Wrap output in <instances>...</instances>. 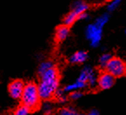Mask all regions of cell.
Instances as JSON below:
<instances>
[{"mask_svg": "<svg viewBox=\"0 0 126 115\" xmlns=\"http://www.w3.org/2000/svg\"><path fill=\"white\" fill-rule=\"evenodd\" d=\"M58 83H59V75L57 68L50 69L41 75V82L37 85L38 93L40 98L49 99L54 94L56 91L58 89Z\"/></svg>", "mask_w": 126, "mask_h": 115, "instance_id": "6da1fadb", "label": "cell"}, {"mask_svg": "<svg viewBox=\"0 0 126 115\" xmlns=\"http://www.w3.org/2000/svg\"><path fill=\"white\" fill-rule=\"evenodd\" d=\"M21 98L24 106H25L26 107H28L30 110L37 109L40 103L37 85L34 83H28L27 85H24Z\"/></svg>", "mask_w": 126, "mask_h": 115, "instance_id": "7a4b0ae2", "label": "cell"}, {"mask_svg": "<svg viewBox=\"0 0 126 115\" xmlns=\"http://www.w3.org/2000/svg\"><path fill=\"white\" fill-rule=\"evenodd\" d=\"M105 70L106 73L112 75L114 78L122 77L126 74V64L119 58L112 57L105 66Z\"/></svg>", "mask_w": 126, "mask_h": 115, "instance_id": "3957f363", "label": "cell"}, {"mask_svg": "<svg viewBox=\"0 0 126 115\" xmlns=\"http://www.w3.org/2000/svg\"><path fill=\"white\" fill-rule=\"evenodd\" d=\"M102 34L103 29L95 24H89L85 30L86 38L91 42V45L94 47L99 45V43L102 39Z\"/></svg>", "mask_w": 126, "mask_h": 115, "instance_id": "277c9868", "label": "cell"}, {"mask_svg": "<svg viewBox=\"0 0 126 115\" xmlns=\"http://www.w3.org/2000/svg\"><path fill=\"white\" fill-rule=\"evenodd\" d=\"M114 83H115V78L106 72L101 73L97 78V85L102 90L110 89L114 85Z\"/></svg>", "mask_w": 126, "mask_h": 115, "instance_id": "5b68a950", "label": "cell"}, {"mask_svg": "<svg viewBox=\"0 0 126 115\" xmlns=\"http://www.w3.org/2000/svg\"><path fill=\"white\" fill-rule=\"evenodd\" d=\"M24 85L21 80L19 79L14 80L9 85L10 94L14 98H21L23 94V92H24Z\"/></svg>", "mask_w": 126, "mask_h": 115, "instance_id": "8992f818", "label": "cell"}, {"mask_svg": "<svg viewBox=\"0 0 126 115\" xmlns=\"http://www.w3.org/2000/svg\"><path fill=\"white\" fill-rule=\"evenodd\" d=\"M87 52H83V51H80V52L74 53L70 58V62L72 64H81L85 61L87 59Z\"/></svg>", "mask_w": 126, "mask_h": 115, "instance_id": "52a82bcc", "label": "cell"}, {"mask_svg": "<svg viewBox=\"0 0 126 115\" xmlns=\"http://www.w3.org/2000/svg\"><path fill=\"white\" fill-rule=\"evenodd\" d=\"M69 27L66 25H60L56 31V39L58 41H63L69 35Z\"/></svg>", "mask_w": 126, "mask_h": 115, "instance_id": "ba28073f", "label": "cell"}, {"mask_svg": "<svg viewBox=\"0 0 126 115\" xmlns=\"http://www.w3.org/2000/svg\"><path fill=\"white\" fill-rule=\"evenodd\" d=\"M88 8H89V6H88L87 4H85L84 2H82V1H78L73 4L72 11H74L77 15L79 16L83 13H85Z\"/></svg>", "mask_w": 126, "mask_h": 115, "instance_id": "9c48e42d", "label": "cell"}, {"mask_svg": "<svg viewBox=\"0 0 126 115\" xmlns=\"http://www.w3.org/2000/svg\"><path fill=\"white\" fill-rule=\"evenodd\" d=\"M86 85V83H83L82 81H79V80H77L75 83H72L71 85H68L67 86H65L63 91L64 92H75V91H78L79 89H82V88H84Z\"/></svg>", "mask_w": 126, "mask_h": 115, "instance_id": "30bf717a", "label": "cell"}, {"mask_svg": "<svg viewBox=\"0 0 126 115\" xmlns=\"http://www.w3.org/2000/svg\"><path fill=\"white\" fill-rule=\"evenodd\" d=\"M97 78L98 77L96 76V73L92 68L88 67V80L87 83L91 85V87H94L95 85L97 84Z\"/></svg>", "mask_w": 126, "mask_h": 115, "instance_id": "8fae6325", "label": "cell"}, {"mask_svg": "<svg viewBox=\"0 0 126 115\" xmlns=\"http://www.w3.org/2000/svg\"><path fill=\"white\" fill-rule=\"evenodd\" d=\"M78 19V16L77 15L74 11H71L70 13H68L66 16H65L64 19H63V23H64V25L70 26L71 24H73L75 23V21Z\"/></svg>", "mask_w": 126, "mask_h": 115, "instance_id": "7c38bea8", "label": "cell"}, {"mask_svg": "<svg viewBox=\"0 0 126 115\" xmlns=\"http://www.w3.org/2000/svg\"><path fill=\"white\" fill-rule=\"evenodd\" d=\"M53 67H54V65L51 61H45V62H43V63H41L38 68V73H39V74H40V76L42 74H44L45 73H46L48 70L53 68Z\"/></svg>", "mask_w": 126, "mask_h": 115, "instance_id": "4fadbf2b", "label": "cell"}, {"mask_svg": "<svg viewBox=\"0 0 126 115\" xmlns=\"http://www.w3.org/2000/svg\"><path fill=\"white\" fill-rule=\"evenodd\" d=\"M108 21H109V15H108L107 13H104V14H103V15H101L100 17L96 19L95 24H96L98 27H100L103 29V27L104 26V24H105Z\"/></svg>", "mask_w": 126, "mask_h": 115, "instance_id": "5bb4252c", "label": "cell"}, {"mask_svg": "<svg viewBox=\"0 0 126 115\" xmlns=\"http://www.w3.org/2000/svg\"><path fill=\"white\" fill-rule=\"evenodd\" d=\"M111 55L110 53H104L100 57V59H99V63H100V65L103 67V68H105V66L107 65V64L110 62V60L111 59Z\"/></svg>", "mask_w": 126, "mask_h": 115, "instance_id": "9a60e30c", "label": "cell"}, {"mask_svg": "<svg viewBox=\"0 0 126 115\" xmlns=\"http://www.w3.org/2000/svg\"><path fill=\"white\" fill-rule=\"evenodd\" d=\"M29 113H30V109L23 105V106H19V107L16 110L14 115H29Z\"/></svg>", "mask_w": 126, "mask_h": 115, "instance_id": "2e32d148", "label": "cell"}, {"mask_svg": "<svg viewBox=\"0 0 126 115\" xmlns=\"http://www.w3.org/2000/svg\"><path fill=\"white\" fill-rule=\"evenodd\" d=\"M120 3L121 2L119 1V0H113V1H111V2L110 3V4L107 5L108 11H115V10L117 9V8L119 6Z\"/></svg>", "mask_w": 126, "mask_h": 115, "instance_id": "e0dca14e", "label": "cell"}, {"mask_svg": "<svg viewBox=\"0 0 126 115\" xmlns=\"http://www.w3.org/2000/svg\"><path fill=\"white\" fill-rule=\"evenodd\" d=\"M64 93V91L62 89H58L55 93V95L58 97L60 102H64L65 100H66V97L64 96V93Z\"/></svg>", "mask_w": 126, "mask_h": 115, "instance_id": "ac0fdd59", "label": "cell"}, {"mask_svg": "<svg viewBox=\"0 0 126 115\" xmlns=\"http://www.w3.org/2000/svg\"><path fill=\"white\" fill-rule=\"evenodd\" d=\"M60 115H78L76 112L71 108H64L60 111Z\"/></svg>", "mask_w": 126, "mask_h": 115, "instance_id": "d6986e66", "label": "cell"}, {"mask_svg": "<svg viewBox=\"0 0 126 115\" xmlns=\"http://www.w3.org/2000/svg\"><path fill=\"white\" fill-rule=\"evenodd\" d=\"M53 109V106H52L51 103L50 102H45L43 106V110L45 113H50Z\"/></svg>", "mask_w": 126, "mask_h": 115, "instance_id": "ffe728a7", "label": "cell"}, {"mask_svg": "<svg viewBox=\"0 0 126 115\" xmlns=\"http://www.w3.org/2000/svg\"><path fill=\"white\" fill-rule=\"evenodd\" d=\"M83 96V93L79 91H75V92H72L71 94V98L72 99H78L79 98Z\"/></svg>", "mask_w": 126, "mask_h": 115, "instance_id": "44dd1931", "label": "cell"}, {"mask_svg": "<svg viewBox=\"0 0 126 115\" xmlns=\"http://www.w3.org/2000/svg\"><path fill=\"white\" fill-rule=\"evenodd\" d=\"M86 18H87V14H86V12L83 13V14H81V15L78 16V19H86Z\"/></svg>", "mask_w": 126, "mask_h": 115, "instance_id": "7402d4cb", "label": "cell"}, {"mask_svg": "<svg viewBox=\"0 0 126 115\" xmlns=\"http://www.w3.org/2000/svg\"><path fill=\"white\" fill-rule=\"evenodd\" d=\"M88 115H99V113H98V112L96 111V110H92Z\"/></svg>", "mask_w": 126, "mask_h": 115, "instance_id": "603a6c76", "label": "cell"}, {"mask_svg": "<svg viewBox=\"0 0 126 115\" xmlns=\"http://www.w3.org/2000/svg\"><path fill=\"white\" fill-rule=\"evenodd\" d=\"M78 115H86V114H78Z\"/></svg>", "mask_w": 126, "mask_h": 115, "instance_id": "cb8c5ba5", "label": "cell"}, {"mask_svg": "<svg viewBox=\"0 0 126 115\" xmlns=\"http://www.w3.org/2000/svg\"><path fill=\"white\" fill-rule=\"evenodd\" d=\"M125 34H126V29H125Z\"/></svg>", "mask_w": 126, "mask_h": 115, "instance_id": "d4e9b609", "label": "cell"}]
</instances>
